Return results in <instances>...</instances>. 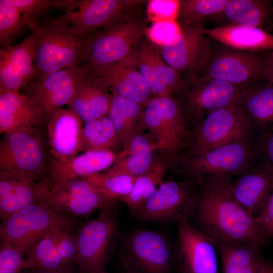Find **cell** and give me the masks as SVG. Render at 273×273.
Here are the masks:
<instances>
[{
  "mask_svg": "<svg viewBox=\"0 0 273 273\" xmlns=\"http://www.w3.org/2000/svg\"><path fill=\"white\" fill-rule=\"evenodd\" d=\"M29 269H30L31 271L29 272L28 273H56L53 271L41 269L30 268Z\"/></svg>",
  "mask_w": 273,
  "mask_h": 273,
  "instance_id": "obj_47",
  "label": "cell"
},
{
  "mask_svg": "<svg viewBox=\"0 0 273 273\" xmlns=\"http://www.w3.org/2000/svg\"><path fill=\"white\" fill-rule=\"evenodd\" d=\"M40 128L4 134L0 143L1 174L36 181L48 179L50 156Z\"/></svg>",
  "mask_w": 273,
  "mask_h": 273,
  "instance_id": "obj_5",
  "label": "cell"
},
{
  "mask_svg": "<svg viewBox=\"0 0 273 273\" xmlns=\"http://www.w3.org/2000/svg\"><path fill=\"white\" fill-rule=\"evenodd\" d=\"M179 26L174 20L155 22L148 29V37L155 44L162 45L175 41L178 37Z\"/></svg>",
  "mask_w": 273,
  "mask_h": 273,
  "instance_id": "obj_42",
  "label": "cell"
},
{
  "mask_svg": "<svg viewBox=\"0 0 273 273\" xmlns=\"http://www.w3.org/2000/svg\"><path fill=\"white\" fill-rule=\"evenodd\" d=\"M178 1H155L149 3V10L151 15L160 17L161 21L174 20ZM175 21V20H174Z\"/></svg>",
  "mask_w": 273,
  "mask_h": 273,
  "instance_id": "obj_44",
  "label": "cell"
},
{
  "mask_svg": "<svg viewBox=\"0 0 273 273\" xmlns=\"http://www.w3.org/2000/svg\"><path fill=\"white\" fill-rule=\"evenodd\" d=\"M36 51L31 34L21 42L0 50V93L20 92L40 73L35 66Z\"/></svg>",
  "mask_w": 273,
  "mask_h": 273,
  "instance_id": "obj_20",
  "label": "cell"
},
{
  "mask_svg": "<svg viewBox=\"0 0 273 273\" xmlns=\"http://www.w3.org/2000/svg\"><path fill=\"white\" fill-rule=\"evenodd\" d=\"M137 0H70L62 15L85 39L119 17L138 12Z\"/></svg>",
  "mask_w": 273,
  "mask_h": 273,
  "instance_id": "obj_15",
  "label": "cell"
},
{
  "mask_svg": "<svg viewBox=\"0 0 273 273\" xmlns=\"http://www.w3.org/2000/svg\"><path fill=\"white\" fill-rule=\"evenodd\" d=\"M231 180L208 182L198 186L199 199L194 212L198 230L210 238L265 245L267 237L255 216L229 193L227 185Z\"/></svg>",
  "mask_w": 273,
  "mask_h": 273,
  "instance_id": "obj_1",
  "label": "cell"
},
{
  "mask_svg": "<svg viewBox=\"0 0 273 273\" xmlns=\"http://www.w3.org/2000/svg\"><path fill=\"white\" fill-rule=\"evenodd\" d=\"M178 228V262L182 273H218L216 248L209 237L194 227L189 217L175 221Z\"/></svg>",
  "mask_w": 273,
  "mask_h": 273,
  "instance_id": "obj_19",
  "label": "cell"
},
{
  "mask_svg": "<svg viewBox=\"0 0 273 273\" xmlns=\"http://www.w3.org/2000/svg\"><path fill=\"white\" fill-rule=\"evenodd\" d=\"M144 118L156 149L176 161L188 148L191 136L177 100L172 96L153 98L145 107Z\"/></svg>",
  "mask_w": 273,
  "mask_h": 273,
  "instance_id": "obj_8",
  "label": "cell"
},
{
  "mask_svg": "<svg viewBox=\"0 0 273 273\" xmlns=\"http://www.w3.org/2000/svg\"><path fill=\"white\" fill-rule=\"evenodd\" d=\"M112 97L106 79L91 69L68 107L85 123L107 116Z\"/></svg>",
  "mask_w": 273,
  "mask_h": 273,
  "instance_id": "obj_24",
  "label": "cell"
},
{
  "mask_svg": "<svg viewBox=\"0 0 273 273\" xmlns=\"http://www.w3.org/2000/svg\"><path fill=\"white\" fill-rule=\"evenodd\" d=\"M120 146V142L108 116L84 124L81 153L93 150L115 153Z\"/></svg>",
  "mask_w": 273,
  "mask_h": 273,
  "instance_id": "obj_36",
  "label": "cell"
},
{
  "mask_svg": "<svg viewBox=\"0 0 273 273\" xmlns=\"http://www.w3.org/2000/svg\"><path fill=\"white\" fill-rule=\"evenodd\" d=\"M199 199V188L189 180L163 182L156 192L131 215L148 221H175L181 216L189 217Z\"/></svg>",
  "mask_w": 273,
  "mask_h": 273,
  "instance_id": "obj_14",
  "label": "cell"
},
{
  "mask_svg": "<svg viewBox=\"0 0 273 273\" xmlns=\"http://www.w3.org/2000/svg\"><path fill=\"white\" fill-rule=\"evenodd\" d=\"M29 21L15 7L0 1V46L2 49L12 45L14 39Z\"/></svg>",
  "mask_w": 273,
  "mask_h": 273,
  "instance_id": "obj_39",
  "label": "cell"
},
{
  "mask_svg": "<svg viewBox=\"0 0 273 273\" xmlns=\"http://www.w3.org/2000/svg\"><path fill=\"white\" fill-rule=\"evenodd\" d=\"M266 52H246L217 42L211 46L201 76L237 86H249L263 79Z\"/></svg>",
  "mask_w": 273,
  "mask_h": 273,
  "instance_id": "obj_12",
  "label": "cell"
},
{
  "mask_svg": "<svg viewBox=\"0 0 273 273\" xmlns=\"http://www.w3.org/2000/svg\"><path fill=\"white\" fill-rule=\"evenodd\" d=\"M138 177L128 175L110 176L99 172L84 178L103 194L118 200L131 192Z\"/></svg>",
  "mask_w": 273,
  "mask_h": 273,
  "instance_id": "obj_38",
  "label": "cell"
},
{
  "mask_svg": "<svg viewBox=\"0 0 273 273\" xmlns=\"http://www.w3.org/2000/svg\"><path fill=\"white\" fill-rule=\"evenodd\" d=\"M46 124L50 158L67 159L81 152L84 123L73 110L68 107L59 110Z\"/></svg>",
  "mask_w": 273,
  "mask_h": 273,
  "instance_id": "obj_21",
  "label": "cell"
},
{
  "mask_svg": "<svg viewBox=\"0 0 273 273\" xmlns=\"http://www.w3.org/2000/svg\"><path fill=\"white\" fill-rule=\"evenodd\" d=\"M73 225L67 216L58 213L42 203L25 207L2 220L1 243L11 245L26 251L54 230Z\"/></svg>",
  "mask_w": 273,
  "mask_h": 273,
  "instance_id": "obj_9",
  "label": "cell"
},
{
  "mask_svg": "<svg viewBox=\"0 0 273 273\" xmlns=\"http://www.w3.org/2000/svg\"><path fill=\"white\" fill-rule=\"evenodd\" d=\"M221 17L230 24L263 29L273 25V4L268 0H228L216 18Z\"/></svg>",
  "mask_w": 273,
  "mask_h": 273,
  "instance_id": "obj_33",
  "label": "cell"
},
{
  "mask_svg": "<svg viewBox=\"0 0 273 273\" xmlns=\"http://www.w3.org/2000/svg\"><path fill=\"white\" fill-rule=\"evenodd\" d=\"M115 208L100 211L99 216L84 223L76 235L74 263L80 273L105 270L118 248L120 236Z\"/></svg>",
  "mask_w": 273,
  "mask_h": 273,
  "instance_id": "obj_6",
  "label": "cell"
},
{
  "mask_svg": "<svg viewBox=\"0 0 273 273\" xmlns=\"http://www.w3.org/2000/svg\"><path fill=\"white\" fill-rule=\"evenodd\" d=\"M117 202L82 177L51 187L42 203L66 216H83L96 209L116 207Z\"/></svg>",
  "mask_w": 273,
  "mask_h": 273,
  "instance_id": "obj_16",
  "label": "cell"
},
{
  "mask_svg": "<svg viewBox=\"0 0 273 273\" xmlns=\"http://www.w3.org/2000/svg\"><path fill=\"white\" fill-rule=\"evenodd\" d=\"M270 273H273V264H272L271 268Z\"/></svg>",
  "mask_w": 273,
  "mask_h": 273,
  "instance_id": "obj_50",
  "label": "cell"
},
{
  "mask_svg": "<svg viewBox=\"0 0 273 273\" xmlns=\"http://www.w3.org/2000/svg\"><path fill=\"white\" fill-rule=\"evenodd\" d=\"M256 135L205 152L183 154L177 164L186 179L198 186L211 181L231 180L249 168L256 159Z\"/></svg>",
  "mask_w": 273,
  "mask_h": 273,
  "instance_id": "obj_3",
  "label": "cell"
},
{
  "mask_svg": "<svg viewBox=\"0 0 273 273\" xmlns=\"http://www.w3.org/2000/svg\"><path fill=\"white\" fill-rule=\"evenodd\" d=\"M115 159L113 152L95 150L83 152L67 159L50 158L48 178L50 188L106 170Z\"/></svg>",
  "mask_w": 273,
  "mask_h": 273,
  "instance_id": "obj_23",
  "label": "cell"
},
{
  "mask_svg": "<svg viewBox=\"0 0 273 273\" xmlns=\"http://www.w3.org/2000/svg\"><path fill=\"white\" fill-rule=\"evenodd\" d=\"M130 56L155 97L174 95L185 86L186 79L166 63L148 37L142 38Z\"/></svg>",
  "mask_w": 273,
  "mask_h": 273,
  "instance_id": "obj_18",
  "label": "cell"
},
{
  "mask_svg": "<svg viewBox=\"0 0 273 273\" xmlns=\"http://www.w3.org/2000/svg\"><path fill=\"white\" fill-rule=\"evenodd\" d=\"M256 161L273 171V131L256 135Z\"/></svg>",
  "mask_w": 273,
  "mask_h": 273,
  "instance_id": "obj_43",
  "label": "cell"
},
{
  "mask_svg": "<svg viewBox=\"0 0 273 273\" xmlns=\"http://www.w3.org/2000/svg\"><path fill=\"white\" fill-rule=\"evenodd\" d=\"M227 188L233 198L256 217L264 208L273 189V171L255 160L229 182Z\"/></svg>",
  "mask_w": 273,
  "mask_h": 273,
  "instance_id": "obj_22",
  "label": "cell"
},
{
  "mask_svg": "<svg viewBox=\"0 0 273 273\" xmlns=\"http://www.w3.org/2000/svg\"><path fill=\"white\" fill-rule=\"evenodd\" d=\"M50 190L48 179L36 181L0 174L1 220L28 205L42 203Z\"/></svg>",
  "mask_w": 273,
  "mask_h": 273,
  "instance_id": "obj_26",
  "label": "cell"
},
{
  "mask_svg": "<svg viewBox=\"0 0 273 273\" xmlns=\"http://www.w3.org/2000/svg\"><path fill=\"white\" fill-rule=\"evenodd\" d=\"M169 164L166 158L154 157L148 169L137 177L131 192L120 199L128 208L131 215L154 195L164 182Z\"/></svg>",
  "mask_w": 273,
  "mask_h": 273,
  "instance_id": "obj_34",
  "label": "cell"
},
{
  "mask_svg": "<svg viewBox=\"0 0 273 273\" xmlns=\"http://www.w3.org/2000/svg\"><path fill=\"white\" fill-rule=\"evenodd\" d=\"M236 104L255 135L273 131V83L264 79L254 82Z\"/></svg>",
  "mask_w": 273,
  "mask_h": 273,
  "instance_id": "obj_28",
  "label": "cell"
},
{
  "mask_svg": "<svg viewBox=\"0 0 273 273\" xmlns=\"http://www.w3.org/2000/svg\"><path fill=\"white\" fill-rule=\"evenodd\" d=\"M108 116L111 120L122 149L146 128L143 106L122 96L112 94Z\"/></svg>",
  "mask_w": 273,
  "mask_h": 273,
  "instance_id": "obj_31",
  "label": "cell"
},
{
  "mask_svg": "<svg viewBox=\"0 0 273 273\" xmlns=\"http://www.w3.org/2000/svg\"><path fill=\"white\" fill-rule=\"evenodd\" d=\"M91 69L82 65L48 74H39L21 90L42 111L46 121L68 106Z\"/></svg>",
  "mask_w": 273,
  "mask_h": 273,
  "instance_id": "obj_13",
  "label": "cell"
},
{
  "mask_svg": "<svg viewBox=\"0 0 273 273\" xmlns=\"http://www.w3.org/2000/svg\"><path fill=\"white\" fill-rule=\"evenodd\" d=\"M35 66L40 74L55 72L84 63L85 38L61 15L42 23L31 20Z\"/></svg>",
  "mask_w": 273,
  "mask_h": 273,
  "instance_id": "obj_2",
  "label": "cell"
},
{
  "mask_svg": "<svg viewBox=\"0 0 273 273\" xmlns=\"http://www.w3.org/2000/svg\"><path fill=\"white\" fill-rule=\"evenodd\" d=\"M118 248L123 267L135 273H169L172 252L168 238L160 232L139 230L120 240Z\"/></svg>",
  "mask_w": 273,
  "mask_h": 273,
  "instance_id": "obj_11",
  "label": "cell"
},
{
  "mask_svg": "<svg viewBox=\"0 0 273 273\" xmlns=\"http://www.w3.org/2000/svg\"><path fill=\"white\" fill-rule=\"evenodd\" d=\"M177 39L170 43L156 44L166 63L187 78L203 72L208 60L211 46L202 25L180 26Z\"/></svg>",
  "mask_w": 273,
  "mask_h": 273,
  "instance_id": "obj_17",
  "label": "cell"
},
{
  "mask_svg": "<svg viewBox=\"0 0 273 273\" xmlns=\"http://www.w3.org/2000/svg\"><path fill=\"white\" fill-rule=\"evenodd\" d=\"M156 149L155 143L151 144L148 139L142 134L134 137L129 146L116 154L112 165L103 172L110 176L128 175L139 176L149 168Z\"/></svg>",
  "mask_w": 273,
  "mask_h": 273,
  "instance_id": "obj_32",
  "label": "cell"
},
{
  "mask_svg": "<svg viewBox=\"0 0 273 273\" xmlns=\"http://www.w3.org/2000/svg\"><path fill=\"white\" fill-rule=\"evenodd\" d=\"M72 228L65 230L58 243L46 252L33 269L72 273L76 253V235Z\"/></svg>",
  "mask_w": 273,
  "mask_h": 273,
  "instance_id": "obj_35",
  "label": "cell"
},
{
  "mask_svg": "<svg viewBox=\"0 0 273 273\" xmlns=\"http://www.w3.org/2000/svg\"><path fill=\"white\" fill-rule=\"evenodd\" d=\"M17 8L29 21L36 18L49 11L57 9L64 11L70 0H5Z\"/></svg>",
  "mask_w": 273,
  "mask_h": 273,
  "instance_id": "obj_40",
  "label": "cell"
},
{
  "mask_svg": "<svg viewBox=\"0 0 273 273\" xmlns=\"http://www.w3.org/2000/svg\"><path fill=\"white\" fill-rule=\"evenodd\" d=\"M121 273H135V272L130 269L124 268L123 271H122Z\"/></svg>",
  "mask_w": 273,
  "mask_h": 273,
  "instance_id": "obj_48",
  "label": "cell"
},
{
  "mask_svg": "<svg viewBox=\"0 0 273 273\" xmlns=\"http://www.w3.org/2000/svg\"><path fill=\"white\" fill-rule=\"evenodd\" d=\"M263 79L273 83V51L266 52V62Z\"/></svg>",
  "mask_w": 273,
  "mask_h": 273,
  "instance_id": "obj_46",
  "label": "cell"
},
{
  "mask_svg": "<svg viewBox=\"0 0 273 273\" xmlns=\"http://www.w3.org/2000/svg\"><path fill=\"white\" fill-rule=\"evenodd\" d=\"M255 218L267 238L273 237V189L264 208Z\"/></svg>",
  "mask_w": 273,
  "mask_h": 273,
  "instance_id": "obj_45",
  "label": "cell"
},
{
  "mask_svg": "<svg viewBox=\"0 0 273 273\" xmlns=\"http://www.w3.org/2000/svg\"><path fill=\"white\" fill-rule=\"evenodd\" d=\"M46 123L41 109L20 92L0 93V133L32 130Z\"/></svg>",
  "mask_w": 273,
  "mask_h": 273,
  "instance_id": "obj_27",
  "label": "cell"
},
{
  "mask_svg": "<svg viewBox=\"0 0 273 273\" xmlns=\"http://www.w3.org/2000/svg\"><path fill=\"white\" fill-rule=\"evenodd\" d=\"M218 252L223 273H270L272 263L253 243L210 238Z\"/></svg>",
  "mask_w": 273,
  "mask_h": 273,
  "instance_id": "obj_25",
  "label": "cell"
},
{
  "mask_svg": "<svg viewBox=\"0 0 273 273\" xmlns=\"http://www.w3.org/2000/svg\"><path fill=\"white\" fill-rule=\"evenodd\" d=\"M228 0H181L178 1L174 20L180 26L202 25L206 20L216 18Z\"/></svg>",
  "mask_w": 273,
  "mask_h": 273,
  "instance_id": "obj_37",
  "label": "cell"
},
{
  "mask_svg": "<svg viewBox=\"0 0 273 273\" xmlns=\"http://www.w3.org/2000/svg\"><path fill=\"white\" fill-rule=\"evenodd\" d=\"M94 273H108L106 272L105 270H103L98 272H94Z\"/></svg>",
  "mask_w": 273,
  "mask_h": 273,
  "instance_id": "obj_49",
  "label": "cell"
},
{
  "mask_svg": "<svg viewBox=\"0 0 273 273\" xmlns=\"http://www.w3.org/2000/svg\"><path fill=\"white\" fill-rule=\"evenodd\" d=\"M255 135L241 109L235 104L210 112L191 130L184 154H200Z\"/></svg>",
  "mask_w": 273,
  "mask_h": 273,
  "instance_id": "obj_10",
  "label": "cell"
},
{
  "mask_svg": "<svg viewBox=\"0 0 273 273\" xmlns=\"http://www.w3.org/2000/svg\"><path fill=\"white\" fill-rule=\"evenodd\" d=\"M203 30L217 42L233 49L249 52L273 51V34L262 28L229 24L204 27Z\"/></svg>",
  "mask_w": 273,
  "mask_h": 273,
  "instance_id": "obj_30",
  "label": "cell"
},
{
  "mask_svg": "<svg viewBox=\"0 0 273 273\" xmlns=\"http://www.w3.org/2000/svg\"><path fill=\"white\" fill-rule=\"evenodd\" d=\"M147 31L146 20L138 12L119 17L85 39L84 63L98 72L124 60Z\"/></svg>",
  "mask_w": 273,
  "mask_h": 273,
  "instance_id": "obj_4",
  "label": "cell"
},
{
  "mask_svg": "<svg viewBox=\"0 0 273 273\" xmlns=\"http://www.w3.org/2000/svg\"><path fill=\"white\" fill-rule=\"evenodd\" d=\"M97 72L106 79L112 94L129 99L143 107H146L155 97L153 96L154 94L130 55L124 60Z\"/></svg>",
  "mask_w": 273,
  "mask_h": 273,
  "instance_id": "obj_29",
  "label": "cell"
},
{
  "mask_svg": "<svg viewBox=\"0 0 273 273\" xmlns=\"http://www.w3.org/2000/svg\"><path fill=\"white\" fill-rule=\"evenodd\" d=\"M25 254L11 245L0 244V273H21Z\"/></svg>",
  "mask_w": 273,
  "mask_h": 273,
  "instance_id": "obj_41",
  "label": "cell"
},
{
  "mask_svg": "<svg viewBox=\"0 0 273 273\" xmlns=\"http://www.w3.org/2000/svg\"><path fill=\"white\" fill-rule=\"evenodd\" d=\"M185 79V86L173 97L191 130L210 112L235 104L249 86H237L199 75Z\"/></svg>",
  "mask_w": 273,
  "mask_h": 273,
  "instance_id": "obj_7",
  "label": "cell"
}]
</instances>
